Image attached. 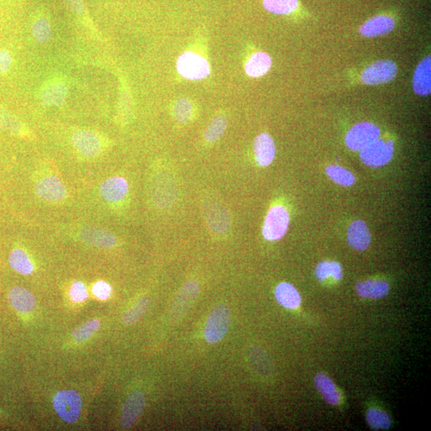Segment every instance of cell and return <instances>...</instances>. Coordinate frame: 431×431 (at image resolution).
<instances>
[{"label": "cell", "mask_w": 431, "mask_h": 431, "mask_svg": "<svg viewBox=\"0 0 431 431\" xmlns=\"http://www.w3.org/2000/svg\"><path fill=\"white\" fill-rule=\"evenodd\" d=\"M9 264L12 269L23 275H30L34 271V265L26 252L16 248L11 252Z\"/></svg>", "instance_id": "cell-26"}, {"label": "cell", "mask_w": 431, "mask_h": 431, "mask_svg": "<svg viewBox=\"0 0 431 431\" xmlns=\"http://www.w3.org/2000/svg\"><path fill=\"white\" fill-rule=\"evenodd\" d=\"M151 303L148 297H143L139 300L135 305L132 307L123 315V321L126 325H132L141 319L142 315L147 311Z\"/></svg>", "instance_id": "cell-32"}, {"label": "cell", "mask_w": 431, "mask_h": 431, "mask_svg": "<svg viewBox=\"0 0 431 431\" xmlns=\"http://www.w3.org/2000/svg\"><path fill=\"white\" fill-rule=\"evenodd\" d=\"M70 296L73 301L83 302L88 297V293L85 284L80 281L73 283L70 290Z\"/></svg>", "instance_id": "cell-37"}, {"label": "cell", "mask_w": 431, "mask_h": 431, "mask_svg": "<svg viewBox=\"0 0 431 431\" xmlns=\"http://www.w3.org/2000/svg\"><path fill=\"white\" fill-rule=\"evenodd\" d=\"M92 291L96 297H98L100 300L105 301L110 296L111 288L107 283L99 281L95 284Z\"/></svg>", "instance_id": "cell-38"}, {"label": "cell", "mask_w": 431, "mask_h": 431, "mask_svg": "<svg viewBox=\"0 0 431 431\" xmlns=\"http://www.w3.org/2000/svg\"><path fill=\"white\" fill-rule=\"evenodd\" d=\"M179 74L188 80H202L210 74V64L204 58L192 52L182 54L177 62Z\"/></svg>", "instance_id": "cell-5"}, {"label": "cell", "mask_w": 431, "mask_h": 431, "mask_svg": "<svg viewBox=\"0 0 431 431\" xmlns=\"http://www.w3.org/2000/svg\"><path fill=\"white\" fill-rule=\"evenodd\" d=\"M71 142L76 153L85 159L99 157L107 147L105 139L99 133L87 129L73 133Z\"/></svg>", "instance_id": "cell-1"}, {"label": "cell", "mask_w": 431, "mask_h": 431, "mask_svg": "<svg viewBox=\"0 0 431 431\" xmlns=\"http://www.w3.org/2000/svg\"><path fill=\"white\" fill-rule=\"evenodd\" d=\"M390 287L384 281L368 280L356 284L358 295L369 299L384 298L389 293Z\"/></svg>", "instance_id": "cell-21"}, {"label": "cell", "mask_w": 431, "mask_h": 431, "mask_svg": "<svg viewBox=\"0 0 431 431\" xmlns=\"http://www.w3.org/2000/svg\"><path fill=\"white\" fill-rule=\"evenodd\" d=\"M36 194L44 201L51 203L63 202L68 197V189L56 175H47L35 184Z\"/></svg>", "instance_id": "cell-9"}, {"label": "cell", "mask_w": 431, "mask_h": 431, "mask_svg": "<svg viewBox=\"0 0 431 431\" xmlns=\"http://www.w3.org/2000/svg\"><path fill=\"white\" fill-rule=\"evenodd\" d=\"M30 33L40 44H44L49 42L52 36L49 18L42 12L34 16L32 24H30Z\"/></svg>", "instance_id": "cell-22"}, {"label": "cell", "mask_w": 431, "mask_h": 431, "mask_svg": "<svg viewBox=\"0 0 431 431\" xmlns=\"http://www.w3.org/2000/svg\"><path fill=\"white\" fill-rule=\"evenodd\" d=\"M174 116L180 123H184L192 116L193 107L190 101L181 99L174 105Z\"/></svg>", "instance_id": "cell-35"}, {"label": "cell", "mask_w": 431, "mask_h": 431, "mask_svg": "<svg viewBox=\"0 0 431 431\" xmlns=\"http://www.w3.org/2000/svg\"><path fill=\"white\" fill-rule=\"evenodd\" d=\"M145 406V399L142 392L131 393L123 405L121 416V426L125 429L132 427L142 415Z\"/></svg>", "instance_id": "cell-13"}, {"label": "cell", "mask_w": 431, "mask_h": 431, "mask_svg": "<svg viewBox=\"0 0 431 431\" xmlns=\"http://www.w3.org/2000/svg\"><path fill=\"white\" fill-rule=\"evenodd\" d=\"M65 2L73 14L80 18L83 22H89L83 0H65Z\"/></svg>", "instance_id": "cell-36"}, {"label": "cell", "mask_w": 431, "mask_h": 431, "mask_svg": "<svg viewBox=\"0 0 431 431\" xmlns=\"http://www.w3.org/2000/svg\"><path fill=\"white\" fill-rule=\"evenodd\" d=\"M380 130L377 126L370 123L355 125L347 133L345 138L347 147L354 151L361 150L377 140Z\"/></svg>", "instance_id": "cell-7"}, {"label": "cell", "mask_w": 431, "mask_h": 431, "mask_svg": "<svg viewBox=\"0 0 431 431\" xmlns=\"http://www.w3.org/2000/svg\"><path fill=\"white\" fill-rule=\"evenodd\" d=\"M275 297L280 305L287 308H296L301 303V297L293 286L289 283H281L275 289Z\"/></svg>", "instance_id": "cell-24"}, {"label": "cell", "mask_w": 431, "mask_h": 431, "mask_svg": "<svg viewBox=\"0 0 431 431\" xmlns=\"http://www.w3.org/2000/svg\"><path fill=\"white\" fill-rule=\"evenodd\" d=\"M204 214L211 230L218 234L228 232L231 226L229 212L222 205L215 201L204 203Z\"/></svg>", "instance_id": "cell-11"}, {"label": "cell", "mask_w": 431, "mask_h": 431, "mask_svg": "<svg viewBox=\"0 0 431 431\" xmlns=\"http://www.w3.org/2000/svg\"><path fill=\"white\" fill-rule=\"evenodd\" d=\"M289 221L286 209L281 205L273 206L265 217L262 229L264 238L270 241L281 239L287 232Z\"/></svg>", "instance_id": "cell-3"}, {"label": "cell", "mask_w": 431, "mask_h": 431, "mask_svg": "<svg viewBox=\"0 0 431 431\" xmlns=\"http://www.w3.org/2000/svg\"><path fill=\"white\" fill-rule=\"evenodd\" d=\"M254 154L260 166H269L274 161L276 145L269 133H261L255 139Z\"/></svg>", "instance_id": "cell-16"}, {"label": "cell", "mask_w": 431, "mask_h": 431, "mask_svg": "<svg viewBox=\"0 0 431 431\" xmlns=\"http://www.w3.org/2000/svg\"><path fill=\"white\" fill-rule=\"evenodd\" d=\"M394 154V143L377 139L360 150V159L368 166L380 167L387 165Z\"/></svg>", "instance_id": "cell-6"}, {"label": "cell", "mask_w": 431, "mask_h": 431, "mask_svg": "<svg viewBox=\"0 0 431 431\" xmlns=\"http://www.w3.org/2000/svg\"><path fill=\"white\" fill-rule=\"evenodd\" d=\"M231 323V313L226 305H221L214 308L206 322L205 338L214 344L220 342L226 336Z\"/></svg>", "instance_id": "cell-2"}, {"label": "cell", "mask_w": 431, "mask_h": 431, "mask_svg": "<svg viewBox=\"0 0 431 431\" xmlns=\"http://www.w3.org/2000/svg\"><path fill=\"white\" fill-rule=\"evenodd\" d=\"M78 236L87 244L100 248H111L117 243L116 236L110 231L94 226L82 228Z\"/></svg>", "instance_id": "cell-14"}, {"label": "cell", "mask_w": 431, "mask_h": 431, "mask_svg": "<svg viewBox=\"0 0 431 431\" xmlns=\"http://www.w3.org/2000/svg\"><path fill=\"white\" fill-rule=\"evenodd\" d=\"M315 385L327 403L337 405L341 402V394L335 384L327 375L319 373L315 375Z\"/></svg>", "instance_id": "cell-23"}, {"label": "cell", "mask_w": 431, "mask_h": 431, "mask_svg": "<svg viewBox=\"0 0 431 431\" xmlns=\"http://www.w3.org/2000/svg\"><path fill=\"white\" fill-rule=\"evenodd\" d=\"M199 284L195 281L187 282L178 291L169 308V320L178 321L184 317L199 294Z\"/></svg>", "instance_id": "cell-8"}, {"label": "cell", "mask_w": 431, "mask_h": 431, "mask_svg": "<svg viewBox=\"0 0 431 431\" xmlns=\"http://www.w3.org/2000/svg\"><path fill=\"white\" fill-rule=\"evenodd\" d=\"M226 118L219 116L212 120L205 133L206 141L214 142L219 139L226 129Z\"/></svg>", "instance_id": "cell-33"}, {"label": "cell", "mask_w": 431, "mask_h": 431, "mask_svg": "<svg viewBox=\"0 0 431 431\" xmlns=\"http://www.w3.org/2000/svg\"><path fill=\"white\" fill-rule=\"evenodd\" d=\"M8 300L11 306L20 313L32 312L36 307L34 296L20 286L12 288L8 294Z\"/></svg>", "instance_id": "cell-20"}, {"label": "cell", "mask_w": 431, "mask_h": 431, "mask_svg": "<svg viewBox=\"0 0 431 431\" xmlns=\"http://www.w3.org/2000/svg\"><path fill=\"white\" fill-rule=\"evenodd\" d=\"M16 57L11 46L0 44V80L7 78L13 70Z\"/></svg>", "instance_id": "cell-29"}, {"label": "cell", "mask_w": 431, "mask_h": 431, "mask_svg": "<svg viewBox=\"0 0 431 431\" xmlns=\"http://www.w3.org/2000/svg\"><path fill=\"white\" fill-rule=\"evenodd\" d=\"M415 92L420 95H428L431 91V59L425 58L418 65L413 78Z\"/></svg>", "instance_id": "cell-19"}, {"label": "cell", "mask_w": 431, "mask_h": 431, "mask_svg": "<svg viewBox=\"0 0 431 431\" xmlns=\"http://www.w3.org/2000/svg\"><path fill=\"white\" fill-rule=\"evenodd\" d=\"M265 8L276 15H289L298 7V0H264Z\"/></svg>", "instance_id": "cell-28"}, {"label": "cell", "mask_w": 431, "mask_h": 431, "mask_svg": "<svg viewBox=\"0 0 431 431\" xmlns=\"http://www.w3.org/2000/svg\"><path fill=\"white\" fill-rule=\"evenodd\" d=\"M326 174L339 186L349 187L356 182L353 174L339 166H329L326 169Z\"/></svg>", "instance_id": "cell-30"}, {"label": "cell", "mask_w": 431, "mask_h": 431, "mask_svg": "<svg viewBox=\"0 0 431 431\" xmlns=\"http://www.w3.org/2000/svg\"><path fill=\"white\" fill-rule=\"evenodd\" d=\"M372 236L365 222L356 221L350 224L348 231V242L356 250H367L371 244Z\"/></svg>", "instance_id": "cell-17"}, {"label": "cell", "mask_w": 431, "mask_h": 431, "mask_svg": "<svg viewBox=\"0 0 431 431\" xmlns=\"http://www.w3.org/2000/svg\"><path fill=\"white\" fill-rule=\"evenodd\" d=\"M394 26H396V23L391 17L378 16L364 23L359 32L366 37H375V36L384 35L391 32Z\"/></svg>", "instance_id": "cell-18"}, {"label": "cell", "mask_w": 431, "mask_h": 431, "mask_svg": "<svg viewBox=\"0 0 431 431\" xmlns=\"http://www.w3.org/2000/svg\"><path fill=\"white\" fill-rule=\"evenodd\" d=\"M99 327L100 322L98 320L87 322V323L78 327V329L73 332L72 336L74 337L78 343L86 341L87 339L98 331Z\"/></svg>", "instance_id": "cell-34"}, {"label": "cell", "mask_w": 431, "mask_h": 431, "mask_svg": "<svg viewBox=\"0 0 431 431\" xmlns=\"http://www.w3.org/2000/svg\"><path fill=\"white\" fill-rule=\"evenodd\" d=\"M367 422L374 430L388 429L391 426V420L385 411L379 409H369L366 415Z\"/></svg>", "instance_id": "cell-31"}, {"label": "cell", "mask_w": 431, "mask_h": 431, "mask_svg": "<svg viewBox=\"0 0 431 431\" xmlns=\"http://www.w3.org/2000/svg\"><path fill=\"white\" fill-rule=\"evenodd\" d=\"M272 66V59L268 54L258 52L253 54L245 65L248 75L253 78L262 76L268 72Z\"/></svg>", "instance_id": "cell-25"}, {"label": "cell", "mask_w": 431, "mask_h": 431, "mask_svg": "<svg viewBox=\"0 0 431 431\" xmlns=\"http://www.w3.org/2000/svg\"><path fill=\"white\" fill-rule=\"evenodd\" d=\"M3 1H7V2H9V1H13V0H3Z\"/></svg>", "instance_id": "cell-39"}, {"label": "cell", "mask_w": 431, "mask_h": 431, "mask_svg": "<svg viewBox=\"0 0 431 431\" xmlns=\"http://www.w3.org/2000/svg\"><path fill=\"white\" fill-rule=\"evenodd\" d=\"M315 277L320 281H324L329 277H333L336 281L343 277L341 265L336 261H322L315 270Z\"/></svg>", "instance_id": "cell-27"}, {"label": "cell", "mask_w": 431, "mask_h": 431, "mask_svg": "<svg viewBox=\"0 0 431 431\" xmlns=\"http://www.w3.org/2000/svg\"><path fill=\"white\" fill-rule=\"evenodd\" d=\"M397 75V66L390 60L376 62L363 72L361 80L367 85H380L389 83Z\"/></svg>", "instance_id": "cell-10"}, {"label": "cell", "mask_w": 431, "mask_h": 431, "mask_svg": "<svg viewBox=\"0 0 431 431\" xmlns=\"http://www.w3.org/2000/svg\"><path fill=\"white\" fill-rule=\"evenodd\" d=\"M68 95V87L60 78H53L42 85L40 99L45 105L61 107L64 104Z\"/></svg>", "instance_id": "cell-12"}, {"label": "cell", "mask_w": 431, "mask_h": 431, "mask_svg": "<svg viewBox=\"0 0 431 431\" xmlns=\"http://www.w3.org/2000/svg\"><path fill=\"white\" fill-rule=\"evenodd\" d=\"M53 403L54 410L63 421L73 423L78 420L82 409V399L76 391H59L54 396Z\"/></svg>", "instance_id": "cell-4"}, {"label": "cell", "mask_w": 431, "mask_h": 431, "mask_svg": "<svg viewBox=\"0 0 431 431\" xmlns=\"http://www.w3.org/2000/svg\"><path fill=\"white\" fill-rule=\"evenodd\" d=\"M129 193V184L124 178L114 176L102 182L100 194L109 203H118L123 200Z\"/></svg>", "instance_id": "cell-15"}]
</instances>
